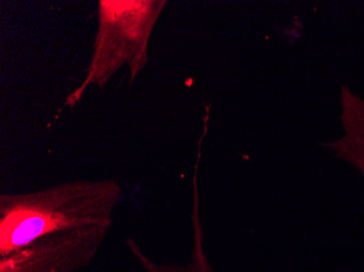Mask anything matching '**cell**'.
Segmentation results:
<instances>
[{"mask_svg":"<svg viewBox=\"0 0 364 272\" xmlns=\"http://www.w3.org/2000/svg\"><path fill=\"white\" fill-rule=\"evenodd\" d=\"M198 168L196 163L193 175V212H192V224H193V243L191 254L187 263L179 265L176 263H159L146 254L134 239H127V247L131 255L140 266L142 272H216L210 263V257L204 249V234L200 219V197H198Z\"/></svg>","mask_w":364,"mask_h":272,"instance_id":"cell-4","label":"cell"},{"mask_svg":"<svg viewBox=\"0 0 364 272\" xmlns=\"http://www.w3.org/2000/svg\"><path fill=\"white\" fill-rule=\"evenodd\" d=\"M122 197L116 180H75L38 191L0 195V257L46 235L112 229Z\"/></svg>","mask_w":364,"mask_h":272,"instance_id":"cell-1","label":"cell"},{"mask_svg":"<svg viewBox=\"0 0 364 272\" xmlns=\"http://www.w3.org/2000/svg\"><path fill=\"white\" fill-rule=\"evenodd\" d=\"M109 228L90 227L46 235L0 257V272H77L89 267Z\"/></svg>","mask_w":364,"mask_h":272,"instance_id":"cell-3","label":"cell"},{"mask_svg":"<svg viewBox=\"0 0 364 272\" xmlns=\"http://www.w3.org/2000/svg\"><path fill=\"white\" fill-rule=\"evenodd\" d=\"M167 1L163 0H101L98 32L87 75L67 98V105L79 103L91 85L103 89L110 77L127 65L134 83L147 62L151 33Z\"/></svg>","mask_w":364,"mask_h":272,"instance_id":"cell-2","label":"cell"}]
</instances>
